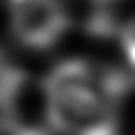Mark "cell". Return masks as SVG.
<instances>
[{
  "mask_svg": "<svg viewBox=\"0 0 135 135\" xmlns=\"http://www.w3.org/2000/svg\"><path fill=\"white\" fill-rule=\"evenodd\" d=\"M25 82H27L25 74L0 55V131L11 129L15 101Z\"/></svg>",
  "mask_w": 135,
  "mask_h": 135,
  "instance_id": "3",
  "label": "cell"
},
{
  "mask_svg": "<svg viewBox=\"0 0 135 135\" xmlns=\"http://www.w3.org/2000/svg\"><path fill=\"white\" fill-rule=\"evenodd\" d=\"M8 21L15 38L36 51L51 49L68 30L61 0H8Z\"/></svg>",
  "mask_w": 135,
  "mask_h": 135,
  "instance_id": "2",
  "label": "cell"
},
{
  "mask_svg": "<svg viewBox=\"0 0 135 135\" xmlns=\"http://www.w3.org/2000/svg\"><path fill=\"white\" fill-rule=\"evenodd\" d=\"M97 4H110V2H116V0H95Z\"/></svg>",
  "mask_w": 135,
  "mask_h": 135,
  "instance_id": "5",
  "label": "cell"
},
{
  "mask_svg": "<svg viewBox=\"0 0 135 135\" xmlns=\"http://www.w3.org/2000/svg\"><path fill=\"white\" fill-rule=\"evenodd\" d=\"M118 40H120V49H122V55L131 68V72L135 74V15L120 27L118 32Z\"/></svg>",
  "mask_w": 135,
  "mask_h": 135,
  "instance_id": "4",
  "label": "cell"
},
{
  "mask_svg": "<svg viewBox=\"0 0 135 135\" xmlns=\"http://www.w3.org/2000/svg\"><path fill=\"white\" fill-rule=\"evenodd\" d=\"M124 78L82 59L57 63L42 80L46 116L61 135H118Z\"/></svg>",
  "mask_w": 135,
  "mask_h": 135,
  "instance_id": "1",
  "label": "cell"
}]
</instances>
